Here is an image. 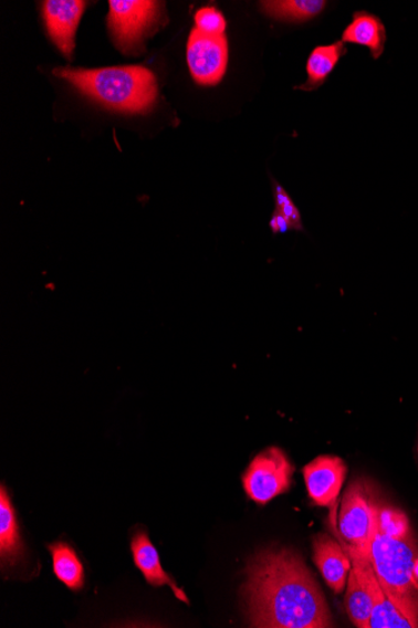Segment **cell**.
<instances>
[{
    "label": "cell",
    "instance_id": "8",
    "mask_svg": "<svg viewBox=\"0 0 418 628\" xmlns=\"http://www.w3.org/2000/svg\"><path fill=\"white\" fill-rule=\"evenodd\" d=\"M87 2L83 0H46L43 2V18L50 39L66 60H72L75 34Z\"/></svg>",
    "mask_w": 418,
    "mask_h": 628
},
{
    "label": "cell",
    "instance_id": "10",
    "mask_svg": "<svg viewBox=\"0 0 418 628\" xmlns=\"http://www.w3.org/2000/svg\"><path fill=\"white\" fill-rule=\"evenodd\" d=\"M349 557L357 559L365 572L367 583L373 596V614H370L368 628H417L418 624L408 617L389 599L382 585H379L373 565L367 556L347 550Z\"/></svg>",
    "mask_w": 418,
    "mask_h": 628
},
{
    "label": "cell",
    "instance_id": "19",
    "mask_svg": "<svg viewBox=\"0 0 418 628\" xmlns=\"http://www.w3.org/2000/svg\"><path fill=\"white\" fill-rule=\"evenodd\" d=\"M376 524L379 530L395 538H404L411 533L406 515L397 510L377 507Z\"/></svg>",
    "mask_w": 418,
    "mask_h": 628
},
{
    "label": "cell",
    "instance_id": "15",
    "mask_svg": "<svg viewBox=\"0 0 418 628\" xmlns=\"http://www.w3.org/2000/svg\"><path fill=\"white\" fill-rule=\"evenodd\" d=\"M346 53L345 43L342 41L316 46L307 60V81L297 86L296 90L312 92L321 88Z\"/></svg>",
    "mask_w": 418,
    "mask_h": 628
},
{
    "label": "cell",
    "instance_id": "5",
    "mask_svg": "<svg viewBox=\"0 0 418 628\" xmlns=\"http://www.w3.org/2000/svg\"><path fill=\"white\" fill-rule=\"evenodd\" d=\"M293 472L294 468L282 449H265L247 468L242 478L244 491L255 503H269L290 490Z\"/></svg>",
    "mask_w": 418,
    "mask_h": 628
},
{
    "label": "cell",
    "instance_id": "18",
    "mask_svg": "<svg viewBox=\"0 0 418 628\" xmlns=\"http://www.w3.org/2000/svg\"><path fill=\"white\" fill-rule=\"evenodd\" d=\"M53 558V571L56 578L72 590L84 587V568L77 553L66 543L56 542L49 546Z\"/></svg>",
    "mask_w": 418,
    "mask_h": 628
},
{
    "label": "cell",
    "instance_id": "23",
    "mask_svg": "<svg viewBox=\"0 0 418 628\" xmlns=\"http://www.w3.org/2000/svg\"><path fill=\"white\" fill-rule=\"evenodd\" d=\"M414 575H415L416 579L418 580V557L415 562Z\"/></svg>",
    "mask_w": 418,
    "mask_h": 628
},
{
    "label": "cell",
    "instance_id": "2",
    "mask_svg": "<svg viewBox=\"0 0 418 628\" xmlns=\"http://www.w3.org/2000/svg\"><path fill=\"white\" fill-rule=\"evenodd\" d=\"M53 74L101 105L126 114H146L158 97L155 73L140 65L97 70L65 67L55 69Z\"/></svg>",
    "mask_w": 418,
    "mask_h": 628
},
{
    "label": "cell",
    "instance_id": "6",
    "mask_svg": "<svg viewBox=\"0 0 418 628\" xmlns=\"http://www.w3.org/2000/svg\"><path fill=\"white\" fill-rule=\"evenodd\" d=\"M377 507L378 504L370 500L365 484L358 481L351 484L342 501L338 524L342 537L348 543L347 550L367 556L375 530Z\"/></svg>",
    "mask_w": 418,
    "mask_h": 628
},
{
    "label": "cell",
    "instance_id": "16",
    "mask_svg": "<svg viewBox=\"0 0 418 628\" xmlns=\"http://www.w3.org/2000/svg\"><path fill=\"white\" fill-rule=\"evenodd\" d=\"M22 542L15 512L9 499L6 486L0 490V557L3 565L14 564L22 555Z\"/></svg>",
    "mask_w": 418,
    "mask_h": 628
},
{
    "label": "cell",
    "instance_id": "13",
    "mask_svg": "<svg viewBox=\"0 0 418 628\" xmlns=\"http://www.w3.org/2000/svg\"><path fill=\"white\" fill-rule=\"evenodd\" d=\"M386 28L378 17L356 12L353 23L342 33V42L367 46L375 60L382 57L386 44Z\"/></svg>",
    "mask_w": 418,
    "mask_h": 628
},
{
    "label": "cell",
    "instance_id": "1",
    "mask_svg": "<svg viewBox=\"0 0 418 628\" xmlns=\"http://www.w3.org/2000/svg\"><path fill=\"white\" fill-rule=\"evenodd\" d=\"M245 574L251 627H334L326 598L299 553L263 550L250 559Z\"/></svg>",
    "mask_w": 418,
    "mask_h": 628
},
{
    "label": "cell",
    "instance_id": "12",
    "mask_svg": "<svg viewBox=\"0 0 418 628\" xmlns=\"http://www.w3.org/2000/svg\"><path fill=\"white\" fill-rule=\"evenodd\" d=\"M130 548L137 568L144 574L149 585L155 587L168 585L180 601L188 604V598L184 590L177 587L167 572L161 568L158 552L154 543L148 538L147 533L138 532L132 540Z\"/></svg>",
    "mask_w": 418,
    "mask_h": 628
},
{
    "label": "cell",
    "instance_id": "22",
    "mask_svg": "<svg viewBox=\"0 0 418 628\" xmlns=\"http://www.w3.org/2000/svg\"><path fill=\"white\" fill-rule=\"evenodd\" d=\"M270 228L274 236L293 230L291 222L282 213L274 211L270 221Z\"/></svg>",
    "mask_w": 418,
    "mask_h": 628
},
{
    "label": "cell",
    "instance_id": "20",
    "mask_svg": "<svg viewBox=\"0 0 418 628\" xmlns=\"http://www.w3.org/2000/svg\"><path fill=\"white\" fill-rule=\"evenodd\" d=\"M196 30L208 35H224L227 21L215 7H203L195 15Z\"/></svg>",
    "mask_w": 418,
    "mask_h": 628
},
{
    "label": "cell",
    "instance_id": "9",
    "mask_svg": "<svg viewBox=\"0 0 418 628\" xmlns=\"http://www.w3.org/2000/svg\"><path fill=\"white\" fill-rule=\"evenodd\" d=\"M346 475V463L334 456L317 457L303 468L310 499L321 507H330L336 502Z\"/></svg>",
    "mask_w": 418,
    "mask_h": 628
},
{
    "label": "cell",
    "instance_id": "17",
    "mask_svg": "<svg viewBox=\"0 0 418 628\" xmlns=\"http://www.w3.org/2000/svg\"><path fill=\"white\" fill-rule=\"evenodd\" d=\"M261 9L273 20L302 23L313 20L323 12L325 0H270L261 2Z\"/></svg>",
    "mask_w": 418,
    "mask_h": 628
},
{
    "label": "cell",
    "instance_id": "3",
    "mask_svg": "<svg viewBox=\"0 0 418 628\" xmlns=\"http://www.w3.org/2000/svg\"><path fill=\"white\" fill-rule=\"evenodd\" d=\"M417 555L418 547L411 533L395 538L375 524L367 558L386 596L418 624V580L414 575Z\"/></svg>",
    "mask_w": 418,
    "mask_h": 628
},
{
    "label": "cell",
    "instance_id": "21",
    "mask_svg": "<svg viewBox=\"0 0 418 628\" xmlns=\"http://www.w3.org/2000/svg\"><path fill=\"white\" fill-rule=\"evenodd\" d=\"M272 182L275 211L282 213L291 222L293 230L303 231L301 212L296 203L293 202L291 196L279 182L274 180Z\"/></svg>",
    "mask_w": 418,
    "mask_h": 628
},
{
    "label": "cell",
    "instance_id": "11",
    "mask_svg": "<svg viewBox=\"0 0 418 628\" xmlns=\"http://www.w3.org/2000/svg\"><path fill=\"white\" fill-rule=\"evenodd\" d=\"M313 561L330 588L335 594H341L353 567L349 555L327 534H320L313 540Z\"/></svg>",
    "mask_w": 418,
    "mask_h": 628
},
{
    "label": "cell",
    "instance_id": "4",
    "mask_svg": "<svg viewBox=\"0 0 418 628\" xmlns=\"http://www.w3.org/2000/svg\"><path fill=\"white\" fill-rule=\"evenodd\" d=\"M108 27L123 53L138 52L139 46L159 23L161 3L151 0H111Z\"/></svg>",
    "mask_w": 418,
    "mask_h": 628
},
{
    "label": "cell",
    "instance_id": "7",
    "mask_svg": "<svg viewBox=\"0 0 418 628\" xmlns=\"http://www.w3.org/2000/svg\"><path fill=\"white\" fill-rule=\"evenodd\" d=\"M187 63L199 86H216L228 67V40L224 35H208L194 28L187 42Z\"/></svg>",
    "mask_w": 418,
    "mask_h": 628
},
{
    "label": "cell",
    "instance_id": "14",
    "mask_svg": "<svg viewBox=\"0 0 418 628\" xmlns=\"http://www.w3.org/2000/svg\"><path fill=\"white\" fill-rule=\"evenodd\" d=\"M353 567L348 574V587L345 597L346 611L349 620L358 628H368L373 614V596L363 567L357 559L351 557Z\"/></svg>",
    "mask_w": 418,
    "mask_h": 628
}]
</instances>
